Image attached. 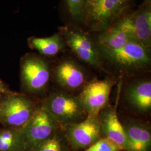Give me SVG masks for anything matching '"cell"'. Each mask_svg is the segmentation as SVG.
I'll return each instance as SVG.
<instances>
[{
	"label": "cell",
	"mask_w": 151,
	"mask_h": 151,
	"mask_svg": "<svg viewBox=\"0 0 151 151\" xmlns=\"http://www.w3.org/2000/svg\"><path fill=\"white\" fill-rule=\"evenodd\" d=\"M97 47L109 75L114 73L118 78H132L145 75L151 70V51L137 42H130L115 49Z\"/></svg>",
	"instance_id": "1"
},
{
	"label": "cell",
	"mask_w": 151,
	"mask_h": 151,
	"mask_svg": "<svg viewBox=\"0 0 151 151\" xmlns=\"http://www.w3.org/2000/svg\"><path fill=\"white\" fill-rule=\"evenodd\" d=\"M134 0H85L81 27L99 33L112 26L132 10Z\"/></svg>",
	"instance_id": "2"
},
{
	"label": "cell",
	"mask_w": 151,
	"mask_h": 151,
	"mask_svg": "<svg viewBox=\"0 0 151 151\" xmlns=\"http://www.w3.org/2000/svg\"><path fill=\"white\" fill-rule=\"evenodd\" d=\"M58 32L63 38L67 48L77 60L95 70L108 74L91 33L72 23L60 27Z\"/></svg>",
	"instance_id": "3"
},
{
	"label": "cell",
	"mask_w": 151,
	"mask_h": 151,
	"mask_svg": "<svg viewBox=\"0 0 151 151\" xmlns=\"http://www.w3.org/2000/svg\"><path fill=\"white\" fill-rule=\"evenodd\" d=\"M42 106L61 128L66 125L82 122L87 116L78 95L63 90L51 93Z\"/></svg>",
	"instance_id": "4"
},
{
	"label": "cell",
	"mask_w": 151,
	"mask_h": 151,
	"mask_svg": "<svg viewBox=\"0 0 151 151\" xmlns=\"http://www.w3.org/2000/svg\"><path fill=\"white\" fill-rule=\"evenodd\" d=\"M54 79L63 91L70 93L80 91L89 80V73L75 57L63 55L54 65Z\"/></svg>",
	"instance_id": "5"
},
{
	"label": "cell",
	"mask_w": 151,
	"mask_h": 151,
	"mask_svg": "<svg viewBox=\"0 0 151 151\" xmlns=\"http://www.w3.org/2000/svg\"><path fill=\"white\" fill-rule=\"evenodd\" d=\"M61 129L72 151L85 150L104 137L99 116L87 115L82 122L66 125Z\"/></svg>",
	"instance_id": "6"
},
{
	"label": "cell",
	"mask_w": 151,
	"mask_h": 151,
	"mask_svg": "<svg viewBox=\"0 0 151 151\" xmlns=\"http://www.w3.org/2000/svg\"><path fill=\"white\" fill-rule=\"evenodd\" d=\"M117 81L118 78L112 76L103 80L94 78L87 83L78 96L87 115L99 116L109 104L112 88Z\"/></svg>",
	"instance_id": "7"
},
{
	"label": "cell",
	"mask_w": 151,
	"mask_h": 151,
	"mask_svg": "<svg viewBox=\"0 0 151 151\" xmlns=\"http://www.w3.org/2000/svg\"><path fill=\"white\" fill-rule=\"evenodd\" d=\"M60 128L54 118L41 106L22 128L26 151H33Z\"/></svg>",
	"instance_id": "8"
},
{
	"label": "cell",
	"mask_w": 151,
	"mask_h": 151,
	"mask_svg": "<svg viewBox=\"0 0 151 151\" xmlns=\"http://www.w3.org/2000/svg\"><path fill=\"white\" fill-rule=\"evenodd\" d=\"M21 77L28 91H42L48 84L52 70L48 61L35 53H27L21 61Z\"/></svg>",
	"instance_id": "9"
},
{
	"label": "cell",
	"mask_w": 151,
	"mask_h": 151,
	"mask_svg": "<svg viewBox=\"0 0 151 151\" xmlns=\"http://www.w3.org/2000/svg\"><path fill=\"white\" fill-rule=\"evenodd\" d=\"M37 108L26 96L10 95L0 104V122L18 129L22 128Z\"/></svg>",
	"instance_id": "10"
},
{
	"label": "cell",
	"mask_w": 151,
	"mask_h": 151,
	"mask_svg": "<svg viewBox=\"0 0 151 151\" xmlns=\"http://www.w3.org/2000/svg\"><path fill=\"white\" fill-rule=\"evenodd\" d=\"M123 97L135 113H148L151 110V81L143 75L131 78L124 85Z\"/></svg>",
	"instance_id": "11"
},
{
	"label": "cell",
	"mask_w": 151,
	"mask_h": 151,
	"mask_svg": "<svg viewBox=\"0 0 151 151\" xmlns=\"http://www.w3.org/2000/svg\"><path fill=\"white\" fill-rule=\"evenodd\" d=\"M122 84L118 85V91L115 105L109 104L103 109L99 114L103 135L113 140L120 146L123 150L129 151V148L124 128L117 113V108L119 103Z\"/></svg>",
	"instance_id": "12"
},
{
	"label": "cell",
	"mask_w": 151,
	"mask_h": 151,
	"mask_svg": "<svg viewBox=\"0 0 151 151\" xmlns=\"http://www.w3.org/2000/svg\"><path fill=\"white\" fill-rule=\"evenodd\" d=\"M127 138L129 151H151V127L138 119L124 118L120 120Z\"/></svg>",
	"instance_id": "13"
},
{
	"label": "cell",
	"mask_w": 151,
	"mask_h": 151,
	"mask_svg": "<svg viewBox=\"0 0 151 151\" xmlns=\"http://www.w3.org/2000/svg\"><path fill=\"white\" fill-rule=\"evenodd\" d=\"M128 15L137 41L151 51V0H143L137 10Z\"/></svg>",
	"instance_id": "14"
},
{
	"label": "cell",
	"mask_w": 151,
	"mask_h": 151,
	"mask_svg": "<svg viewBox=\"0 0 151 151\" xmlns=\"http://www.w3.org/2000/svg\"><path fill=\"white\" fill-rule=\"evenodd\" d=\"M91 34L97 45L109 49L119 48L130 42L138 43L135 37L118 22L102 32Z\"/></svg>",
	"instance_id": "15"
},
{
	"label": "cell",
	"mask_w": 151,
	"mask_h": 151,
	"mask_svg": "<svg viewBox=\"0 0 151 151\" xmlns=\"http://www.w3.org/2000/svg\"><path fill=\"white\" fill-rule=\"evenodd\" d=\"M29 47L36 50L43 57L52 58L65 52L67 47L63 37L59 32L44 38L32 37L28 39Z\"/></svg>",
	"instance_id": "16"
},
{
	"label": "cell",
	"mask_w": 151,
	"mask_h": 151,
	"mask_svg": "<svg viewBox=\"0 0 151 151\" xmlns=\"http://www.w3.org/2000/svg\"><path fill=\"white\" fill-rule=\"evenodd\" d=\"M0 151H26L22 128L0 130Z\"/></svg>",
	"instance_id": "17"
},
{
	"label": "cell",
	"mask_w": 151,
	"mask_h": 151,
	"mask_svg": "<svg viewBox=\"0 0 151 151\" xmlns=\"http://www.w3.org/2000/svg\"><path fill=\"white\" fill-rule=\"evenodd\" d=\"M33 151H72L67 142L62 129L60 128Z\"/></svg>",
	"instance_id": "18"
},
{
	"label": "cell",
	"mask_w": 151,
	"mask_h": 151,
	"mask_svg": "<svg viewBox=\"0 0 151 151\" xmlns=\"http://www.w3.org/2000/svg\"><path fill=\"white\" fill-rule=\"evenodd\" d=\"M65 11L70 20L69 23L81 25V15L85 0H63Z\"/></svg>",
	"instance_id": "19"
},
{
	"label": "cell",
	"mask_w": 151,
	"mask_h": 151,
	"mask_svg": "<svg viewBox=\"0 0 151 151\" xmlns=\"http://www.w3.org/2000/svg\"><path fill=\"white\" fill-rule=\"evenodd\" d=\"M123 148L107 137H104L83 151H122Z\"/></svg>",
	"instance_id": "20"
},
{
	"label": "cell",
	"mask_w": 151,
	"mask_h": 151,
	"mask_svg": "<svg viewBox=\"0 0 151 151\" xmlns=\"http://www.w3.org/2000/svg\"><path fill=\"white\" fill-rule=\"evenodd\" d=\"M5 88H4V87L3 86V85L0 82V93H3L5 92Z\"/></svg>",
	"instance_id": "21"
}]
</instances>
